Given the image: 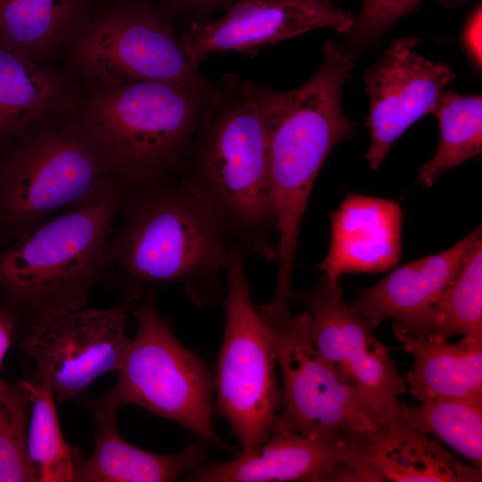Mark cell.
<instances>
[{
  "label": "cell",
  "mask_w": 482,
  "mask_h": 482,
  "mask_svg": "<svg viewBox=\"0 0 482 482\" xmlns=\"http://www.w3.org/2000/svg\"><path fill=\"white\" fill-rule=\"evenodd\" d=\"M481 4L476 6L467 20L463 32V45L477 66L481 67Z\"/></svg>",
  "instance_id": "f546056e"
},
{
  "label": "cell",
  "mask_w": 482,
  "mask_h": 482,
  "mask_svg": "<svg viewBox=\"0 0 482 482\" xmlns=\"http://www.w3.org/2000/svg\"><path fill=\"white\" fill-rule=\"evenodd\" d=\"M317 72L302 86L281 90L264 84L270 176L275 212L276 282H292L301 223L315 179L333 148L350 139L342 90L352 54L334 41L322 46Z\"/></svg>",
  "instance_id": "3957f363"
},
{
  "label": "cell",
  "mask_w": 482,
  "mask_h": 482,
  "mask_svg": "<svg viewBox=\"0 0 482 482\" xmlns=\"http://www.w3.org/2000/svg\"><path fill=\"white\" fill-rule=\"evenodd\" d=\"M170 10L177 18L187 20L189 24L204 23L212 15L225 11L237 0H150ZM188 24V25H189Z\"/></svg>",
  "instance_id": "f1b7e54d"
},
{
  "label": "cell",
  "mask_w": 482,
  "mask_h": 482,
  "mask_svg": "<svg viewBox=\"0 0 482 482\" xmlns=\"http://www.w3.org/2000/svg\"><path fill=\"white\" fill-rule=\"evenodd\" d=\"M81 87L65 68L0 45V145L43 116L79 103Z\"/></svg>",
  "instance_id": "ffe728a7"
},
{
  "label": "cell",
  "mask_w": 482,
  "mask_h": 482,
  "mask_svg": "<svg viewBox=\"0 0 482 482\" xmlns=\"http://www.w3.org/2000/svg\"><path fill=\"white\" fill-rule=\"evenodd\" d=\"M220 84L178 177L220 215L246 256L271 262L277 250L264 84L229 73Z\"/></svg>",
  "instance_id": "7a4b0ae2"
},
{
  "label": "cell",
  "mask_w": 482,
  "mask_h": 482,
  "mask_svg": "<svg viewBox=\"0 0 482 482\" xmlns=\"http://www.w3.org/2000/svg\"><path fill=\"white\" fill-rule=\"evenodd\" d=\"M402 419L482 470V396L403 405Z\"/></svg>",
  "instance_id": "d4e9b609"
},
{
  "label": "cell",
  "mask_w": 482,
  "mask_h": 482,
  "mask_svg": "<svg viewBox=\"0 0 482 482\" xmlns=\"http://www.w3.org/2000/svg\"><path fill=\"white\" fill-rule=\"evenodd\" d=\"M124 187L111 180L0 252V287L37 315L85 307L105 267Z\"/></svg>",
  "instance_id": "8992f818"
},
{
  "label": "cell",
  "mask_w": 482,
  "mask_h": 482,
  "mask_svg": "<svg viewBox=\"0 0 482 482\" xmlns=\"http://www.w3.org/2000/svg\"><path fill=\"white\" fill-rule=\"evenodd\" d=\"M119 214L105 266H115L131 284L148 289L180 284L196 305L223 302L227 264L240 248L191 187L176 176L124 187Z\"/></svg>",
  "instance_id": "6da1fadb"
},
{
  "label": "cell",
  "mask_w": 482,
  "mask_h": 482,
  "mask_svg": "<svg viewBox=\"0 0 482 482\" xmlns=\"http://www.w3.org/2000/svg\"><path fill=\"white\" fill-rule=\"evenodd\" d=\"M354 16L331 0H237L213 21L193 23L179 35L194 66L216 53L253 55L318 29L346 33Z\"/></svg>",
  "instance_id": "4fadbf2b"
},
{
  "label": "cell",
  "mask_w": 482,
  "mask_h": 482,
  "mask_svg": "<svg viewBox=\"0 0 482 482\" xmlns=\"http://www.w3.org/2000/svg\"><path fill=\"white\" fill-rule=\"evenodd\" d=\"M481 237L479 227L443 252L402 265L362 291L349 305L373 329L393 320L395 334L434 332L438 303Z\"/></svg>",
  "instance_id": "2e32d148"
},
{
  "label": "cell",
  "mask_w": 482,
  "mask_h": 482,
  "mask_svg": "<svg viewBox=\"0 0 482 482\" xmlns=\"http://www.w3.org/2000/svg\"><path fill=\"white\" fill-rule=\"evenodd\" d=\"M93 0H0V45L46 62L71 40Z\"/></svg>",
  "instance_id": "7402d4cb"
},
{
  "label": "cell",
  "mask_w": 482,
  "mask_h": 482,
  "mask_svg": "<svg viewBox=\"0 0 482 482\" xmlns=\"http://www.w3.org/2000/svg\"><path fill=\"white\" fill-rule=\"evenodd\" d=\"M364 457L378 481L480 482L482 470L458 459L400 416L365 434Z\"/></svg>",
  "instance_id": "d6986e66"
},
{
  "label": "cell",
  "mask_w": 482,
  "mask_h": 482,
  "mask_svg": "<svg viewBox=\"0 0 482 482\" xmlns=\"http://www.w3.org/2000/svg\"><path fill=\"white\" fill-rule=\"evenodd\" d=\"M310 318L313 344L329 368L356 395L379 425L401 416L398 397L407 386L388 347L345 301L341 278L322 275L310 290L295 292Z\"/></svg>",
  "instance_id": "8fae6325"
},
{
  "label": "cell",
  "mask_w": 482,
  "mask_h": 482,
  "mask_svg": "<svg viewBox=\"0 0 482 482\" xmlns=\"http://www.w3.org/2000/svg\"><path fill=\"white\" fill-rule=\"evenodd\" d=\"M245 258L236 248L227 264L225 328L214 377L218 413L231 428L240 452L269 438L280 403L275 347L252 300Z\"/></svg>",
  "instance_id": "9c48e42d"
},
{
  "label": "cell",
  "mask_w": 482,
  "mask_h": 482,
  "mask_svg": "<svg viewBox=\"0 0 482 482\" xmlns=\"http://www.w3.org/2000/svg\"><path fill=\"white\" fill-rule=\"evenodd\" d=\"M419 43L414 37L392 40L365 73L370 97L367 126L370 132L365 157L372 170L384 162L407 129L435 111L445 87L455 78L446 64L418 54L414 48Z\"/></svg>",
  "instance_id": "5bb4252c"
},
{
  "label": "cell",
  "mask_w": 482,
  "mask_h": 482,
  "mask_svg": "<svg viewBox=\"0 0 482 482\" xmlns=\"http://www.w3.org/2000/svg\"><path fill=\"white\" fill-rule=\"evenodd\" d=\"M21 383L30 398L27 455L32 481H77L82 460L62 436L51 386L41 379Z\"/></svg>",
  "instance_id": "603a6c76"
},
{
  "label": "cell",
  "mask_w": 482,
  "mask_h": 482,
  "mask_svg": "<svg viewBox=\"0 0 482 482\" xmlns=\"http://www.w3.org/2000/svg\"><path fill=\"white\" fill-rule=\"evenodd\" d=\"M80 87L79 110L124 187L178 176L220 97L154 80Z\"/></svg>",
  "instance_id": "277c9868"
},
{
  "label": "cell",
  "mask_w": 482,
  "mask_h": 482,
  "mask_svg": "<svg viewBox=\"0 0 482 482\" xmlns=\"http://www.w3.org/2000/svg\"><path fill=\"white\" fill-rule=\"evenodd\" d=\"M0 145L5 146L0 154V228L16 238L116 180L79 103L43 116Z\"/></svg>",
  "instance_id": "5b68a950"
},
{
  "label": "cell",
  "mask_w": 482,
  "mask_h": 482,
  "mask_svg": "<svg viewBox=\"0 0 482 482\" xmlns=\"http://www.w3.org/2000/svg\"><path fill=\"white\" fill-rule=\"evenodd\" d=\"M423 0H362V6L349 33L358 42L378 38L397 21L413 11Z\"/></svg>",
  "instance_id": "83f0119b"
},
{
  "label": "cell",
  "mask_w": 482,
  "mask_h": 482,
  "mask_svg": "<svg viewBox=\"0 0 482 482\" xmlns=\"http://www.w3.org/2000/svg\"><path fill=\"white\" fill-rule=\"evenodd\" d=\"M30 398L0 378V482L32 481L27 455Z\"/></svg>",
  "instance_id": "4316f807"
},
{
  "label": "cell",
  "mask_w": 482,
  "mask_h": 482,
  "mask_svg": "<svg viewBox=\"0 0 482 482\" xmlns=\"http://www.w3.org/2000/svg\"><path fill=\"white\" fill-rule=\"evenodd\" d=\"M365 434L321 436L274 432L249 452L226 462L201 463L189 482L337 481L348 463L363 453Z\"/></svg>",
  "instance_id": "9a60e30c"
},
{
  "label": "cell",
  "mask_w": 482,
  "mask_h": 482,
  "mask_svg": "<svg viewBox=\"0 0 482 482\" xmlns=\"http://www.w3.org/2000/svg\"><path fill=\"white\" fill-rule=\"evenodd\" d=\"M402 225L397 201L347 193L330 215L329 246L318 268L333 280L391 270L402 256Z\"/></svg>",
  "instance_id": "e0dca14e"
},
{
  "label": "cell",
  "mask_w": 482,
  "mask_h": 482,
  "mask_svg": "<svg viewBox=\"0 0 482 482\" xmlns=\"http://www.w3.org/2000/svg\"><path fill=\"white\" fill-rule=\"evenodd\" d=\"M258 310L282 375L272 433L321 436L374 431L379 426L377 419L318 353L308 312L292 315L290 306L270 302Z\"/></svg>",
  "instance_id": "30bf717a"
},
{
  "label": "cell",
  "mask_w": 482,
  "mask_h": 482,
  "mask_svg": "<svg viewBox=\"0 0 482 482\" xmlns=\"http://www.w3.org/2000/svg\"><path fill=\"white\" fill-rule=\"evenodd\" d=\"M177 19L150 0H93L63 52L64 67L81 86L154 80L218 97L220 81L186 55Z\"/></svg>",
  "instance_id": "52a82bcc"
},
{
  "label": "cell",
  "mask_w": 482,
  "mask_h": 482,
  "mask_svg": "<svg viewBox=\"0 0 482 482\" xmlns=\"http://www.w3.org/2000/svg\"><path fill=\"white\" fill-rule=\"evenodd\" d=\"M13 324L10 316L0 309V366L12 341Z\"/></svg>",
  "instance_id": "4dcf8cb0"
},
{
  "label": "cell",
  "mask_w": 482,
  "mask_h": 482,
  "mask_svg": "<svg viewBox=\"0 0 482 482\" xmlns=\"http://www.w3.org/2000/svg\"><path fill=\"white\" fill-rule=\"evenodd\" d=\"M478 331H482V239L445 290L435 316V332L445 339Z\"/></svg>",
  "instance_id": "484cf974"
},
{
  "label": "cell",
  "mask_w": 482,
  "mask_h": 482,
  "mask_svg": "<svg viewBox=\"0 0 482 482\" xmlns=\"http://www.w3.org/2000/svg\"><path fill=\"white\" fill-rule=\"evenodd\" d=\"M414 360L404 381L420 403L482 396V331L452 344L436 332L395 334Z\"/></svg>",
  "instance_id": "44dd1931"
},
{
  "label": "cell",
  "mask_w": 482,
  "mask_h": 482,
  "mask_svg": "<svg viewBox=\"0 0 482 482\" xmlns=\"http://www.w3.org/2000/svg\"><path fill=\"white\" fill-rule=\"evenodd\" d=\"M157 291L148 289L135 306L136 334L117 371V382L103 399L119 406H139L179 424L205 444L222 446L212 423L214 378L159 313Z\"/></svg>",
  "instance_id": "ba28073f"
},
{
  "label": "cell",
  "mask_w": 482,
  "mask_h": 482,
  "mask_svg": "<svg viewBox=\"0 0 482 482\" xmlns=\"http://www.w3.org/2000/svg\"><path fill=\"white\" fill-rule=\"evenodd\" d=\"M128 318L129 308L122 304L81 307L36 320L24 350L59 402L79 396L100 376L119 370L130 340Z\"/></svg>",
  "instance_id": "7c38bea8"
},
{
  "label": "cell",
  "mask_w": 482,
  "mask_h": 482,
  "mask_svg": "<svg viewBox=\"0 0 482 482\" xmlns=\"http://www.w3.org/2000/svg\"><path fill=\"white\" fill-rule=\"evenodd\" d=\"M432 113L439 124L438 146L418 176L428 187L447 170L481 154L482 97L445 91Z\"/></svg>",
  "instance_id": "cb8c5ba5"
},
{
  "label": "cell",
  "mask_w": 482,
  "mask_h": 482,
  "mask_svg": "<svg viewBox=\"0 0 482 482\" xmlns=\"http://www.w3.org/2000/svg\"><path fill=\"white\" fill-rule=\"evenodd\" d=\"M119 407L104 399L96 403L95 445L90 457L82 461L77 481H175L204 462L205 443L201 440L173 454L154 453L131 445L118 430Z\"/></svg>",
  "instance_id": "ac0fdd59"
}]
</instances>
